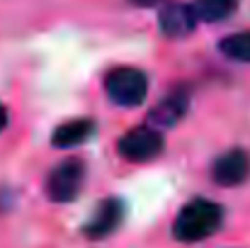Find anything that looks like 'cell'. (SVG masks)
I'll use <instances>...</instances> for the list:
<instances>
[{
	"mask_svg": "<svg viewBox=\"0 0 250 248\" xmlns=\"http://www.w3.org/2000/svg\"><path fill=\"white\" fill-rule=\"evenodd\" d=\"M211 178L221 187H238V185H243L250 178V154H246L243 149H233V151L221 154L214 161Z\"/></svg>",
	"mask_w": 250,
	"mask_h": 248,
	"instance_id": "5b68a950",
	"label": "cell"
},
{
	"mask_svg": "<svg viewBox=\"0 0 250 248\" xmlns=\"http://www.w3.org/2000/svg\"><path fill=\"white\" fill-rule=\"evenodd\" d=\"M197 15L192 10V5H185V2H170L161 10L158 15V24H161V32L170 37V39H182V37H189L197 27Z\"/></svg>",
	"mask_w": 250,
	"mask_h": 248,
	"instance_id": "52a82bcc",
	"label": "cell"
},
{
	"mask_svg": "<svg viewBox=\"0 0 250 248\" xmlns=\"http://www.w3.org/2000/svg\"><path fill=\"white\" fill-rule=\"evenodd\" d=\"M122 219H124V202L117 197H107L100 202V207L95 209L92 219L85 224L83 231L87 239L100 241V239H107L109 234H114L119 229Z\"/></svg>",
	"mask_w": 250,
	"mask_h": 248,
	"instance_id": "8992f818",
	"label": "cell"
},
{
	"mask_svg": "<svg viewBox=\"0 0 250 248\" xmlns=\"http://www.w3.org/2000/svg\"><path fill=\"white\" fill-rule=\"evenodd\" d=\"M221 224H224V207L216 204L214 200L197 197L180 209L172 224V234L177 241L197 244V241L214 236L221 229Z\"/></svg>",
	"mask_w": 250,
	"mask_h": 248,
	"instance_id": "6da1fadb",
	"label": "cell"
},
{
	"mask_svg": "<svg viewBox=\"0 0 250 248\" xmlns=\"http://www.w3.org/2000/svg\"><path fill=\"white\" fill-rule=\"evenodd\" d=\"M104 88H107V95L112 102H117L122 107H136L148 95V78L139 68L119 66V68L107 73Z\"/></svg>",
	"mask_w": 250,
	"mask_h": 248,
	"instance_id": "7a4b0ae2",
	"label": "cell"
},
{
	"mask_svg": "<svg viewBox=\"0 0 250 248\" xmlns=\"http://www.w3.org/2000/svg\"><path fill=\"white\" fill-rule=\"evenodd\" d=\"M85 182V163L81 158H66L49 173L46 195L54 202H71L81 195Z\"/></svg>",
	"mask_w": 250,
	"mask_h": 248,
	"instance_id": "3957f363",
	"label": "cell"
},
{
	"mask_svg": "<svg viewBox=\"0 0 250 248\" xmlns=\"http://www.w3.org/2000/svg\"><path fill=\"white\" fill-rule=\"evenodd\" d=\"M7 127V110H5V105L0 102V132Z\"/></svg>",
	"mask_w": 250,
	"mask_h": 248,
	"instance_id": "7c38bea8",
	"label": "cell"
},
{
	"mask_svg": "<svg viewBox=\"0 0 250 248\" xmlns=\"http://www.w3.org/2000/svg\"><path fill=\"white\" fill-rule=\"evenodd\" d=\"M241 0H194L192 10L199 22H221L236 12Z\"/></svg>",
	"mask_w": 250,
	"mask_h": 248,
	"instance_id": "30bf717a",
	"label": "cell"
},
{
	"mask_svg": "<svg viewBox=\"0 0 250 248\" xmlns=\"http://www.w3.org/2000/svg\"><path fill=\"white\" fill-rule=\"evenodd\" d=\"M134 5H139V7H151V5H158L161 0H131Z\"/></svg>",
	"mask_w": 250,
	"mask_h": 248,
	"instance_id": "4fadbf2b",
	"label": "cell"
},
{
	"mask_svg": "<svg viewBox=\"0 0 250 248\" xmlns=\"http://www.w3.org/2000/svg\"><path fill=\"white\" fill-rule=\"evenodd\" d=\"M163 151V136L156 127H136L119 139L122 158L131 163H148Z\"/></svg>",
	"mask_w": 250,
	"mask_h": 248,
	"instance_id": "277c9868",
	"label": "cell"
},
{
	"mask_svg": "<svg viewBox=\"0 0 250 248\" xmlns=\"http://www.w3.org/2000/svg\"><path fill=\"white\" fill-rule=\"evenodd\" d=\"M95 132V122L90 119H71L61 127L54 129L51 134V144L56 149H73V146H81L85 144Z\"/></svg>",
	"mask_w": 250,
	"mask_h": 248,
	"instance_id": "9c48e42d",
	"label": "cell"
},
{
	"mask_svg": "<svg viewBox=\"0 0 250 248\" xmlns=\"http://www.w3.org/2000/svg\"><path fill=\"white\" fill-rule=\"evenodd\" d=\"M221 54L229 56L231 61H241V64H250V32H238L226 37L219 44Z\"/></svg>",
	"mask_w": 250,
	"mask_h": 248,
	"instance_id": "8fae6325",
	"label": "cell"
},
{
	"mask_svg": "<svg viewBox=\"0 0 250 248\" xmlns=\"http://www.w3.org/2000/svg\"><path fill=\"white\" fill-rule=\"evenodd\" d=\"M187 107H189V100H187L185 92H170L166 100H161V102L153 107V112H151V124H153V127H161V129L175 127V124L185 117Z\"/></svg>",
	"mask_w": 250,
	"mask_h": 248,
	"instance_id": "ba28073f",
	"label": "cell"
}]
</instances>
